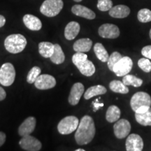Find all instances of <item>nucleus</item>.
Wrapping results in <instances>:
<instances>
[{
  "label": "nucleus",
  "mask_w": 151,
  "mask_h": 151,
  "mask_svg": "<svg viewBox=\"0 0 151 151\" xmlns=\"http://www.w3.org/2000/svg\"><path fill=\"white\" fill-rule=\"evenodd\" d=\"M95 126L93 119L90 116H85L79 122L75 133V140L80 146L88 144L95 135Z\"/></svg>",
  "instance_id": "obj_1"
},
{
  "label": "nucleus",
  "mask_w": 151,
  "mask_h": 151,
  "mask_svg": "<svg viewBox=\"0 0 151 151\" xmlns=\"http://www.w3.org/2000/svg\"><path fill=\"white\" fill-rule=\"evenodd\" d=\"M27 46V39L20 34L11 35L6 38L4 46L7 51L12 54L22 52Z\"/></svg>",
  "instance_id": "obj_2"
},
{
  "label": "nucleus",
  "mask_w": 151,
  "mask_h": 151,
  "mask_svg": "<svg viewBox=\"0 0 151 151\" xmlns=\"http://www.w3.org/2000/svg\"><path fill=\"white\" fill-rule=\"evenodd\" d=\"M64 6L62 0H45L40 7L41 13L49 18L60 14Z\"/></svg>",
  "instance_id": "obj_3"
},
{
  "label": "nucleus",
  "mask_w": 151,
  "mask_h": 151,
  "mask_svg": "<svg viewBox=\"0 0 151 151\" xmlns=\"http://www.w3.org/2000/svg\"><path fill=\"white\" fill-rule=\"evenodd\" d=\"M78 118L73 116H69L64 118L58 123V130L60 134L67 135L75 132L79 124Z\"/></svg>",
  "instance_id": "obj_4"
},
{
  "label": "nucleus",
  "mask_w": 151,
  "mask_h": 151,
  "mask_svg": "<svg viewBox=\"0 0 151 151\" xmlns=\"http://www.w3.org/2000/svg\"><path fill=\"white\" fill-rule=\"evenodd\" d=\"M16 78V70L14 65L7 62L0 68V84L9 87L14 83Z\"/></svg>",
  "instance_id": "obj_5"
},
{
  "label": "nucleus",
  "mask_w": 151,
  "mask_h": 151,
  "mask_svg": "<svg viewBox=\"0 0 151 151\" xmlns=\"http://www.w3.org/2000/svg\"><path fill=\"white\" fill-rule=\"evenodd\" d=\"M131 108L134 112L142 106H151V97L148 93L144 92H138L132 96L130 101Z\"/></svg>",
  "instance_id": "obj_6"
},
{
  "label": "nucleus",
  "mask_w": 151,
  "mask_h": 151,
  "mask_svg": "<svg viewBox=\"0 0 151 151\" xmlns=\"http://www.w3.org/2000/svg\"><path fill=\"white\" fill-rule=\"evenodd\" d=\"M133 67V62L129 57L125 56L119 60L118 63L115 65L113 71L117 76H124L131 71Z\"/></svg>",
  "instance_id": "obj_7"
},
{
  "label": "nucleus",
  "mask_w": 151,
  "mask_h": 151,
  "mask_svg": "<svg viewBox=\"0 0 151 151\" xmlns=\"http://www.w3.org/2000/svg\"><path fill=\"white\" fill-rule=\"evenodd\" d=\"M19 145L24 150L27 151H39L42 148L41 141L30 134L22 137L19 141Z\"/></svg>",
  "instance_id": "obj_8"
},
{
  "label": "nucleus",
  "mask_w": 151,
  "mask_h": 151,
  "mask_svg": "<svg viewBox=\"0 0 151 151\" xmlns=\"http://www.w3.org/2000/svg\"><path fill=\"white\" fill-rule=\"evenodd\" d=\"M113 129L115 136L118 139H124L129 135L131 131V124L126 119H121L116 122L113 126Z\"/></svg>",
  "instance_id": "obj_9"
},
{
  "label": "nucleus",
  "mask_w": 151,
  "mask_h": 151,
  "mask_svg": "<svg viewBox=\"0 0 151 151\" xmlns=\"http://www.w3.org/2000/svg\"><path fill=\"white\" fill-rule=\"evenodd\" d=\"M98 33L100 37L105 39H116L120 36V29L116 24L106 23L100 26Z\"/></svg>",
  "instance_id": "obj_10"
},
{
  "label": "nucleus",
  "mask_w": 151,
  "mask_h": 151,
  "mask_svg": "<svg viewBox=\"0 0 151 151\" xmlns=\"http://www.w3.org/2000/svg\"><path fill=\"white\" fill-rule=\"evenodd\" d=\"M56 85V80L49 74L39 75L35 82V86L39 90H49L53 88Z\"/></svg>",
  "instance_id": "obj_11"
},
{
  "label": "nucleus",
  "mask_w": 151,
  "mask_h": 151,
  "mask_svg": "<svg viewBox=\"0 0 151 151\" xmlns=\"http://www.w3.org/2000/svg\"><path fill=\"white\" fill-rule=\"evenodd\" d=\"M125 146L127 151H141L143 148L142 138L137 134H132L127 138Z\"/></svg>",
  "instance_id": "obj_12"
},
{
  "label": "nucleus",
  "mask_w": 151,
  "mask_h": 151,
  "mask_svg": "<svg viewBox=\"0 0 151 151\" xmlns=\"http://www.w3.org/2000/svg\"><path fill=\"white\" fill-rule=\"evenodd\" d=\"M84 90V86L81 83H76L75 84H73L68 98L69 103L72 106L78 104L81 97L83 94Z\"/></svg>",
  "instance_id": "obj_13"
},
{
  "label": "nucleus",
  "mask_w": 151,
  "mask_h": 151,
  "mask_svg": "<svg viewBox=\"0 0 151 151\" xmlns=\"http://www.w3.org/2000/svg\"><path fill=\"white\" fill-rule=\"evenodd\" d=\"M36 124H37V120L35 117H28L19 127V135L24 137V136L31 134L35 129Z\"/></svg>",
  "instance_id": "obj_14"
},
{
  "label": "nucleus",
  "mask_w": 151,
  "mask_h": 151,
  "mask_svg": "<svg viewBox=\"0 0 151 151\" xmlns=\"http://www.w3.org/2000/svg\"><path fill=\"white\" fill-rule=\"evenodd\" d=\"M71 11L76 16L82 17V18L88 19V20H93L95 18L96 15L94 11L91 9H88V7L80 4H76L73 6L71 8Z\"/></svg>",
  "instance_id": "obj_15"
},
{
  "label": "nucleus",
  "mask_w": 151,
  "mask_h": 151,
  "mask_svg": "<svg viewBox=\"0 0 151 151\" xmlns=\"http://www.w3.org/2000/svg\"><path fill=\"white\" fill-rule=\"evenodd\" d=\"M23 22L26 27L32 31H39L42 27V23L39 18L32 14L24 15Z\"/></svg>",
  "instance_id": "obj_16"
},
{
  "label": "nucleus",
  "mask_w": 151,
  "mask_h": 151,
  "mask_svg": "<svg viewBox=\"0 0 151 151\" xmlns=\"http://www.w3.org/2000/svg\"><path fill=\"white\" fill-rule=\"evenodd\" d=\"M81 27L77 22L71 21L69 22L65 29V37L67 40L71 41L74 39L80 32Z\"/></svg>",
  "instance_id": "obj_17"
},
{
  "label": "nucleus",
  "mask_w": 151,
  "mask_h": 151,
  "mask_svg": "<svg viewBox=\"0 0 151 151\" xmlns=\"http://www.w3.org/2000/svg\"><path fill=\"white\" fill-rule=\"evenodd\" d=\"M130 14V9L125 5H117L109 10V15L115 18H124Z\"/></svg>",
  "instance_id": "obj_18"
},
{
  "label": "nucleus",
  "mask_w": 151,
  "mask_h": 151,
  "mask_svg": "<svg viewBox=\"0 0 151 151\" xmlns=\"http://www.w3.org/2000/svg\"><path fill=\"white\" fill-rule=\"evenodd\" d=\"M92 46V41L88 38H83L73 43V50L76 52H86L90 51Z\"/></svg>",
  "instance_id": "obj_19"
},
{
  "label": "nucleus",
  "mask_w": 151,
  "mask_h": 151,
  "mask_svg": "<svg viewBox=\"0 0 151 151\" xmlns=\"http://www.w3.org/2000/svg\"><path fill=\"white\" fill-rule=\"evenodd\" d=\"M76 67L78 68V70L83 75L86 76H91L95 73V67L94 64L88 60L77 64Z\"/></svg>",
  "instance_id": "obj_20"
},
{
  "label": "nucleus",
  "mask_w": 151,
  "mask_h": 151,
  "mask_svg": "<svg viewBox=\"0 0 151 151\" xmlns=\"http://www.w3.org/2000/svg\"><path fill=\"white\" fill-rule=\"evenodd\" d=\"M107 90L104 86H101V85H97V86H94L90 87L86 90L84 94V98L86 99H90L93 97L97 95H101V94H104L106 93Z\"/></svg>",
  "instance_id": "obj_21"
},
{
  "label": "nucleus",
  "mask_w": 151,
  "mask_h": 151,
  "mask_svg": "<svg viewBox=\"0 0 151 151\" xmlns=\"http://www.w3.org/2000/svg\"><path fill=\"white\" fill-rule=\"evenodd\" d=\"M54 49V44L50 42L43 41V42L39 43V54L45 58H50L53 53Z\"/></svg>",
  "instance_id": "obj_22"
},
{
  "label": "nucleus",
  "mask_w": 151,
  "mask_h": 151,
  "mask_svg": "<svg viewBox=\"0 0 151 151\" xmlns=\"http://www.w3.org/2000/svg\"><path fill=\"white\" fill-rule=\"evenodd\" d=\"M120 109L117 106L112 105L109 106L106 113V119L109 122H115L120 119Z\"/></svg>",
  "instance_id": "obj_23"
},
{
  "label": "nucleus",
  "mask_w": 151,
  "mask_h": 151,
  "mask_svg": "<svg viewBox=\"0 0 151 151\" xmlns=\"http://www.w3.org/2000/svg\"><path fill=\"white\" fill-rule=\"evenodd\" d=\"M54 52L52 56L50 58V59L52 62H53L55 65H60V64L63 63L65 60V53H64L61 46L59 44L56 43V44L54 45Z\"/></svg>",
  "instance_id": "obj_24"
},
{
  "label": "nucleus",
  "mask_w": 151,
  "mask_h": 151,
  "mask_svg": "<svg viewBox=\"0 0 151 151\" xmlns=\"http://www.w3.org/2000/svg\"><path fill=\"white\" fill-rule=\"evenodd\" d=\"M135 118L138 123L141 125L151 126V108L144 113H135Z\"/></svg>",
  "instance_id": "obj_25"
},
{
  "label": "nucleus",
  "mask_w": 151,
  "mask_h": 151,
  "mask_svg": "<svg viewBox=\"0 0 151 151\" xmlns=\"http://www.w3.org/2000/svg\"><path fill=\"white\" fill-rule=\"evenodd\" d=\"M94 51L97 58L102 62H106L108 61L109 55L107 50L101 43H97L94 46Z\"/></svg>",
  "instance_id": "obj_26"
},
{
  "label": "nucleus",
  "mask_w": 151,
  "mask_h": 151,
  "mask_svg": "<svg viewBox=\"0 0 151 151\" xmlns=\"http://www.w3.org/2000/svg\"><path fill=\"white\" fill-rule=\"evenodd\" d=\"M109 88L111 91L116 93L120 94H127L129 92V88L127 86L120 81H113L109 83Z\"/></svg>",
  "instance_id": "obj_27"
},
{
  "label": "nucleus",
  "mask_w": 151,
  "mask_h": 151,
  "mask_svg": "<svg viewBox=\"0 0 151 151\" xmlns=\"http://www.w3.org/2000/svg\"><path fill=\"white\" fill-rule=\"evenodd\" d=\"M122 82L125 86H132L135 88L141 86L143 84V80L141 78H137L134 75L127 74L125 75L122 78Z\"/></svg>",
  "instance_id": "obj_28"
},
{
  "label": "nucleus",
  "mask_w": 151,
  "mask_h": 151,
  "mask_svg": "<svg viewBox=\"0 0 151 151\" xmlns=\"http://www.w3.org/2000/svg\"><path fill=\"white\" fill-rule=\"evenodd\" d=\"M138 20L143 23L151 21V11L148 9H142L138 12Z\"/></svg>",
  "instance_id": "obj_29"
},
{
  "label": "nucleus",
  "mask_w": 151,
  "mask_h": 151,
  "mask_svg": "<svg viewBox=\"0 0 151 151\" xmlns=\"http://www.w3.org/2000/svg\"><path fill=\"white\" fill-rule=\"evenodd\" d=\"M41 70L39 67H34L30 69L29 73H28L27 76V83L32 84L33 83L35 82V81L37 80V78L39 77V76L41 74Z\"/></svg>",
  "instance_id": "obj_30"
},
{
  "label": "nucleus",
  "mask_w": 151,
  "mask_h": 151,
  "mask_svg": "<svg viewBox=\"0 0 151 151\" xmlns=\"http://www.w3.org/2000/svg\"><path fill=\"white\" fill-rule=\"evenodd\" d=\"M122 58L121 54L119 53L118 52H113L112 54L109 57L107 63H108V67L111 71L113 70V67H114L115 65L118 63L119 60H120Z\"/></svg>",
  "instance_id": "obj_31"
},
{
  "label": "nucleus",
  "mask_w": 151,
  "mask_h": 151,
  "mask_svg": "<svg viewBox=\"0 0 151 151\" xmlns=\"http://www.w3.org/2000/svg\"><path fill=\"white\" fill-rule=\"evenodd\" d=\"M138 66L145 72L148 73L151 71V62L148 58H144L139 59L138 61Z\"/></svg>",
  "instance_id": "obj_32"
},
{
  "label": "nucleus",
  "mask_w": 151,
  "mask_h": 151,
  "mask_svg": "<svg viewBox=\"0 0 151 151\" xmlns=\"http://www.w3.org/2000/svg\"><path fill=\"white\" fill-rule=\"evenodd\" d=\"M113 7L111 0H98L97 8L101 11H109Z\"/></svg>",
  "instance_id": "obj_33"
},
{
  "label": "nucleus",
  "mask_w": 151,
  "mask_h": 151,
  "mask_svg": "<svg viewBox=\"0 0 151 151\" xmlns=\"http://www.w3.org/2000/svg\"><path fill=\"white\" fill-rule=\"evenodd\" d=\"M86 60H88V55L82 52H76L72 57V62L75 65Z\"/></svg>",
  "instance_id": "obj_34"
},
{
  "label": "nucleus",
  "mask_w": 151,
  "mask_h": 151,
  "mask_svg": "<svg viewBox=\"0 0 151 151\" xmlns=\"http://www.w3.org/2000/svg\"><path fill=\"white\" fill-rule=\"evenodd\" d=\"M141 54L143 55L145 58L151 60V46H146L143 47L141 50Z\"/></svg>",
  "instance_id": "obj_35"
},
{
  "label": "nucleus",
  "mask_w": 151,
  "mask_h": 151,
  "mask_svg": "<svg viewBox=\"0 0 151 151\" xmlns=\"http://www.w3.org/2000/svg\"><path fill=\"white\" fill-rule=\"evenodd\" d=\"M93 106H94V111L96 112L98 109H99L100 107H103L104 106V104L103 103H99V99H97L95 101H94L93 102Z\"/></svg>",
  "instance_id": "obj_36"
},
{
  "label": "nucleus",
  "mask_w": 151,
  "mask_h": 151,
  "mask_svg": "<svg viewBox=\"0 0 151 151\" xmlns=\"http://www.w3.org/2000/svg\"><path fill=\"white\" fill-rule=\"evenodd\" d=\"M6 138V136L5 133H4L2 132H0V147L3 146L4 143H5Z\"/></svg>",
  "instance_id": "obj_37"
},
{
  "label": "nucleus",
  "mask_w": 151,
  "mask_h": 151,
  "mask_svg": "<svg viewBox=\"0 0 151 151\" xmlns=\"http://www.w3.org/2000/svg\"><path fill=\"white\" fill-rule=\"evenodd\" d=\"M6 97V93L3 88L0 87V101H3Z\"/></svg>",
  "instance_id": "obj_38"
},
{
  "label": "nucleus",
  "mask_w": 151,
  "mask_h": 151,
  "mask_svg": "<svg viewBox=\"0 0 151 151\" xmlns=\"http://www.w3.org/2000/svg\"><path fill=\"white\" fill-rule=\"evenodd\" d=\"M150 108V107H148V106H142L141 107V108H139L138 110L136 111L135 113H144L146 112L148 110V109Z\"/></svg>",
  "instance_id": "obj_39"
},
{
  "label": "nucleus",
  "mask_w": 151,
  "mask_h": 151,
  "mask_svg": "<svg viewBox=\"0 0 151 151\" xmlns=\"http://www.w3.org/2000/svg\"><path fill=\"white\" fill-rule=\"evenodd\" d=\"M6 23V18L1 15H0V28L2 27Z\"/></svg>",
  "instance_id": "obj_40"
},
{
  "label": "nucleus",
  "mask_w": 151,
  "mask_h": 151,
  "mask_svg": "<svg viewBox=\"0 0 151 151\" xmlns=\"http://www.w3.org/2000/svg\"><path fill=\"white\" fill-rule=\"evenodd\" d=\"M76 151H85V150L82 148H79V149H77V150H76Z\"/></svg>",
  "instance_id": "obj_41"
},
{
  "label": "nucleus",
  "mask_w": 151,
  "mask_h": 151,
  "mask_svg": "<svg viewBox=\"0 0 151 151\" xmlns=\"http://www.w3.org/2000/svg\"><path fill=\"white\" fill-rule=\"evenodd\" d=\"M74 1H76V2H80V1H82V0H73Z\"/></svg>",
  "instance_id": "obj_42"
},
{
  "label": "nucleus",
  "mask_w": 151,
  "mask_h": 151,
  "mask_svg": "<svg viewBox=\"0 0 151 151\" xmlns=\"http://www.w3.org/2000/svg\"><path fill=\"white\" fill-rule=\"evenodd\" d=\"M149 35H150V39H151V29L150 30V32H149Z\"/></svg>",
  "instance_id": "obj_43"
}]
</instances>
